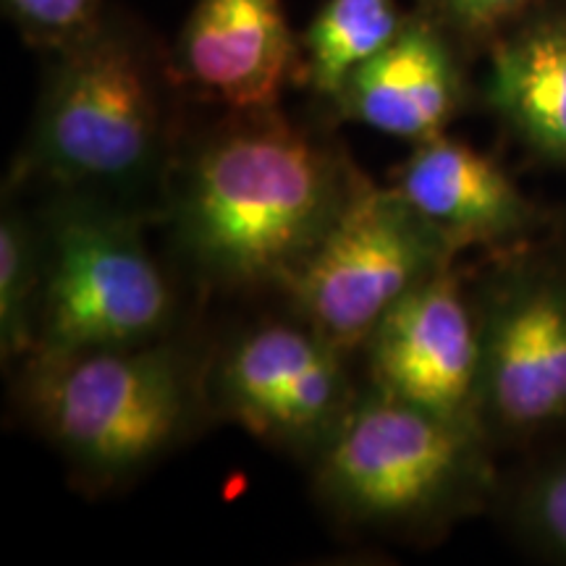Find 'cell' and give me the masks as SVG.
Listing matches in <instances>:
<instances>
[{"label": "cell", "instance_id": "6da1fadb", "mask_svg": "<svg viewBox=\"0 0 566 566\" xmlns=\"http://www.w3.org/2000/svg\"><path fill=\"white\" fill-rule=\"evenodd\" d=\"M357 184L323 139L279 108L231 113L184 166L176 239L212 283H283Z\"/></svg>", "mask_w": 566, "mask_h": 566}, {"label": "cell", "instance_id": "7a4b0ae2", "mask_svg": "<svg viewBox=\"0 0 566 566\" xmlns=\"http://www.w3.org/2000/svg\"><path fill=\"white\" fill-rule=\"evenodd\" d=\"M51 55L24 166L69 195H132L166 171L181 82L166 53L124 11Z\"/></svg>", "mask_w": 566, "mask_h": 566}, {"label": "cell", "instance_id": "3957f363", "mask_svg": "<svg viewBox=\"0 0 566 566\" xmlns=\"http://www.w3.org/2000/svg\"><path fill=\"white\" fill-rule=\"evenodd\" d=\"M19 405L71 472L108 488L179 446L197 386L179 352L150 342L24 359Z\"/></svg>", "mask_w": 566, "mask_h": 566}, {"label": "cell", "instance_id": "277c9868", "mask_svg": "<svg viewBox=\"0 0 566 566\" xmlns=\"http://www.w3.org/2000/svg\"><path fill=\"white\" fill-rule=\"evenodd\" d=\"M478 424L373 391L315 454V491L346 525L386 535L436 527L475 491Z\"/></svg>", "mask_w": 566, "mask_h": 566}, {"label": "cell", "instance_id": "5b68a950", "mask_svg": "<svg viewBox=\"0 0 566 566\" xmlns=\"http://www.w3.org/2000/svg\"><path fill=\"white\" fill-rule=\"evenodd\" d=\"M40 242L42 294L30 357L158 342L171 321V289L132 212L69 195L51 210Z\"/></svg>", "mask_w": 566, "mask_h": 566}, {"label": "cell", "instance_id": "8992f818", "mask_svg": "<svg viewBox=\"0 0 566 566\" xmlns=\"http://www.w3.org/2000/svg\"><path fill=\"white\" fill-rule=\"evenodd\" d=\"M451 252L394 187L359 181L281 286L302 321L346 354L365 346L388 310L446 268Z\"/></svg>", "mask_w": 566, "mask_h": 566}, {"label": "cell", "instance_id": "52a82bcc", "mask_svg": "<svg viewBox=\"0 0 566 566\" xmlns=\"http://www.w3.org/2000/svg\"><path fill=\"white\" fill-rule=\"evenodd\" d=\"M212 391L218 407L247 433L313 457L357 401L344 352L302 317L263 323L237 338L216 367Z\"/></svg>", "mask_w": 566, "mask_h": 566}, {"label": "cell", "instance_id": "ba28073f", "mask_svg": "<svg viewBox=\"0 0 566 566\" xmlns=\"http://www.w3.org/2000/svg\"><path fill=\"white\" fill-rule=\"evenodd\" d=\"M365 352L375 391L478 424L480 321L449 268L401 296Z\"/></svg>", "mask_w": 566, "mask_h": 566}, {"label": "cell", "instance_id": "9c48e42d", "mask_svg": "<svg viewBox=\"0 0 566 566\" xmlns=\"http://www.w3.org/2000/svg\"><path fill=\"white\" fill-rule=\"evenodd\" d=\"M478 417L512 433L566 417V279L535 271L509 281L480 321Z\"/></svg>", "mask_w": 566, "mask_h": 566}, {"label": "cell", "instance_id": "30bf717a", "mask_svg": "<svg viewBox=\"0 0 566 566\" xmlns=\"http://www.w3.org/2000/svg\"><path fill=\"white\" fill-rule=\"evenodd\" d=\"M181 87L229 113L279 108L302 48L281 0H197L171 51Z\"/></svg>", "mask_w": 566, "mask_h": 566}, {"label": "cell", "instance_id": "8fae6325", "mask_svg": "<svg viewBox=\"0 0 566 566\" xmlns=\"http://www.w3.org/2000/svg\"><path fill=\"white\" fill-rule=\"evenodd\" d=\"M462 97L454 42L428 17L409 11L384 51L352 71L331 108L344 122L420 145L446 134Z\"/></svg>", "mask_w": 566, "mask_h": 566}, {"label": "cell", "instance_id": "7c38bea8", "mask_svg": "<svg viewBox=\"0 0 566 566\" xmlns=\"http://www.w3.org/2000/svg\"><path fill=\"white\" fill-rule=\"evenodd\" d=\"M394 189L451 250L514 237L530 223L514 181L488 155L446 134L415 145Z\"/></svg>", "mask_w": 566, "mask_h": 566}, {"label": "cell", "instance_id": "4fadbf2b", "mask_svg": "<svg viewBox=\"0 0 566 566\" xmlns=\"http://www.w3.org/2000/svg\"><path fill=\"white\" fill-rule=\"evenodd\" d=\"M488 97L537 153L566 160V19H541L495 48Z\"/></svg>", "mask_w": 566, "mask_h": 566}, {"label": "cell", "instance_id": "5bb4252c", "mask_svg": "<svg viewBox=\"0 0 566 566\" xmlns=\"http://www.w3.org/2000/svg\"><path fill=\"white\" fill-rule=\"evenodd\" d=\"M407 17L399 0H325L300 38V82L331 105L352 71L384 51Z\"/></svg>", "mask_w": 566, "mask_h": 566}, {"label": "cell", "instance_id": "9a60e30c", "mask_svg": "<svg viewBox=\"0 0 566 566\" xmlns=\"http://www.w3.org/2000/svg\"><path fill=\"white\" fill-rule=\"evenodd\" d=\"M42 294L40 231L19 208L0 218V352L3 363L27 359L38 342Z\"/></svg>", "mask_w": 566, "mask_h": 566}, {"label": "cell", "instance_id": "2e32d148", "mask_svg": "<svg viewBox=\"0 0 566 566\" xmlns=\"http://www.w3.org/2000/svg\"><path fill=\"white\" fill-rule=\"evenodd\" d=\"M3 11L27 45L53 53L101 19L105 0H3Z\"/></svg>", "mask_w": 566, "mask_h": 566}, {"label": "cell", "instance_id": "e0dca14e", "mask_svg": "<svg viewBox=\"0 0 566 566\" xmlns=\"http://www.w3.org/2000/svg\"><path fill=\"white\" fill-rule=\"evenodd\" d=\"M535 0H417V13L454 38H483L512 21Z\"/></svg>", "mask_w": 566, "mask_h": 566}, {"label": "cell", "instance_id": "ac0fdd59", "mask_svg": "<svg viewBox=\"0 0 566 566\" xmlns=\"http://www.w3.org/2000/svg\"><path fill=\"white\" fill-rule=\"evenodd\" d=\"M527 525L551 551L566 556V462L548 470L527 495Z\"/></svg>", "mask_w": 566, "mask_h": 566}]
</instances>
